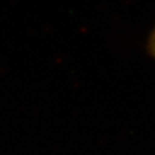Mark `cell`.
I'll use <instances>...</instances> for the list:
<instances>
[{
    "mask_svg": "<svg viewBox=\"0 0 155 155\" xmlns=\"http://www.w3.org/2000/svg\"><path fill=\"white\" fill-rule=\"evenodd\" d=\"M150 48H151V52L153 53V54L155 56V32L153 35L152 38H151V41H150Z\"/></svg>",
    "mask_w": 155,
    "mask_h": 155,
    "instance_id": "1",
    "label": "cell"
}]
</instances>
